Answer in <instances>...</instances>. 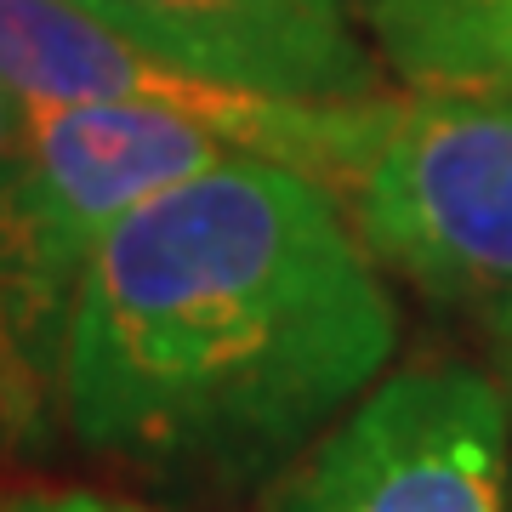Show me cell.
Instances as JSON below:
<instances>
[{
    "label": "cell",
    "instance_id": "obj_11",
    "mask_svg": "<svg viewBox=\"0 0 512 512\" xmlns=\"http://www.w3.org/2000/svg\"><path fill=\"white\" fill-rule=\"evenodd\" d=\"M507 359H512V348H507ZM507 404H512V399H507Z\"/></svg>",
    "mask_w": 512,
    "mask_h": 512
},
{
    "label": "cell",
    "instance_id": "obj_3",
    "mask_svg": "<svg viewBox=\"0 0 512 512\" xmlns=\"http://www.w3.org/2000/svg\"><path fill=\"white\" fill-rule=\"evenodd\" d=\"M0 86L23 103H148L194 114L245 154L353 188L382 137V103H291L183 69L74 0H0Z\"/></svg>",
    "mask_w": 512,
    "mask_h": 512
},
{
    "label": "cell",
    "instance_id": "obj_4",
    "mask_svg": "<svg viewBox=\"0 0 512 512\" xmlns=\"http://www.w3.org/2000/svg\"><path fill=\"white\" fill-rule=\"evenodd\" d=\"M291 512H512V404L467 365L393 370L319 444Z\"/></svg>",
    "mask_w": 512,
    "mask_h": 512
},
{
    "label": "cell",
    "instance_id": "obj_7",
    "mask_svg": "<svg viewBox=\"0 0 512 512\" xmlns=\"http://www.w3.org/2000/svg\"><path fill=\"white\" fill-rule=\"evenodd\" d=\"M74 279L57 268L35 211L18 103L0 86V421L29 427L57 393Z\"/></svg>",
    "mask_w": 512,
    "mask_h": 512
},
{
    "label": "cell",
    "instance_id": "obj_1",
    "mask_svg": "<svg viewBox=\"0 0 512 512\" xmlns=\"http://www.w3.org/2000/svg\"><path fill=\"white\" fill-rule=\"evenodd\" d=\"M399 313L336 188L228 154L97 239L74 279L57 404L97 450L256 461L387 376Z\"/></svg>",
    "mask_w": 512,
    "mask_h": 512
},
{
    "label": "cell",
    "instance_id": "obj_9",
    "mask_svg": "<svg viewBox=\"0 0 512 512\" xmlns=\"http://www.w3.org/2000/svg\"><path fill=\"white\" fill-rule=\"evenodd\" d=\"M0 512H143V507L92 490H35V495H12Z\"/></svg>",
    "mask_w": 512,
    "mask_h": 512
},
{
    "label": "cell",
    "instance_id": "obj_2",
    "mask_svg": "<svg viewBox=\"0 0 512 512\" xmlns=\"http://www.w3.org/2000/svg\"><path fill=\"white\" fill-rule=\"evenodd\" d=\"M353 211L370 251L512 348V97L421 92L387 109Z\"/></svg>",
    "mask_w": 512,
    "mask_h": 512
},
{
    "label": "cell",
    "instance_id": "obj_10",
    "mask_svg": "<svg viewBox=\"0 0 512 512\" xmlns=\"http://www.w3.org/2000/svg\"><path fill=\"white\" fill-rule=\"evenodd\" d=\"M74 6H86V12H97V18H114V0H74Z\"/></svg>",
    "mask_w": 512,
    "mask_h": 512
},
{
    "label": "cell",
    "instance_id": "obj_8",
    "mask_svg": "<svg viewBox=\"0 0 512 512\" xmlns=\"http://www.w3.org/2000/svg\"><path fill=\"white\" fill-rule=\"evenodd\" d=\"M348 12L416 92L512 86V0H348Z\"/></svg>",
    "mask_w": 512,
    "mask_h": 512
},
{
    "label": "cell",
    "instance_id": "obj_5",
    "mask_svg": "<svg viewBox=\"0 0 512 512\" xmlns=\"http://www.w3.org/2000/svg\"><path fill=\"white\" fill-rule=\"evenodd\" d=\"M18 103V131L29 154L35 211L57 268L80 279L86 256L120 217L154 194L245 154L194 114L148 103Z\"/></svg>",
    "mask_w": 512,
    "mask_h": 512
},
{
    "label": "cell",
    "instance_id": "obj_6",
    "mask_svg": "<svg viewBox=\"0 0 512 512\" xmlns=\"http://www.w3.org/2000/svg\"><path fill=\"white\" fill-rule=\"evenodd\" d=\"M109 23L239 92L376 103V69L348 0H114Z\"/></svg>",
    "mask_w": 512,
    "mask_h": 512
}]
</instances>
